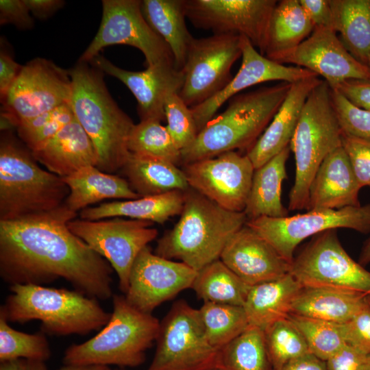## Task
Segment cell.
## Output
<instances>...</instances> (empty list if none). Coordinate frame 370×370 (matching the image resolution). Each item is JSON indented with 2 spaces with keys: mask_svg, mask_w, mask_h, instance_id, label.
<instances>
[{
  "mask_svg": "<svg viewBox=\"0 0 370 370\" xmlns=\"http://www.w3.org/2000/svg\"><path fill=\"white\" fill-rule=\"evenodd\" d=\"M291 84L284 82L236 95L226 109L214 116L194 143L182 151V164L214 158L253 147L285 99Z\"/></svg>",
  "mask_w": 370,
  "mask_h": 370,
  "instance_id": "cell-4",
  "label": "cell"
},
{
  "mask_svg": "<svg viewBox=\"0 0 370 370\" xmlns=\"http://www.w3.org/2000/svg\"><path fill=\"white\" fill-rule=\"evenodd\" d=\"M62 178L70 190L64 204L76 213L105 199L140 197L126 179L103 172L96 166L84 167Z\"/></svg>",
  "mask_w": 370,
  "mask_h": 370,
  "instance_id": "cell-29",
  "label": "cell"
},
{
  "mask_svg": "<svg viewBox=\"0 0 370 370\" xmlns=\"http://www.w3.org/2000/svg\"><path fill=\"white\" fill-rule=\"evenodd\" d=\"M275 0H184L186 18L214 34L245 36L264 56L267 34Z\"/></svg>",
  "mask_w": 370,
  "mask_h": 370,
  "instance_id": "cell-16",
  "label": "cell"
},
{
  "mask_svg": "<svg viewBox=\"0 0 370 370\" xmlns=\"http://www.w3.org/2000/svg\"><path fill=\"white\" fill-rule=\"evenodd\" d=\"M367 66L370 69V57L369 58L368 62H367Z\"/></svg>",
  "mask_w": 370,
  "mask_h": 370,
  "instance_id": "cell-57",
  "label": "cell"
},
{
  "mask_svg": "<svg viewBox=\"0 0 370 370\" xmlns=\"http://www.w3.org/2000/svg\"><path fill=\"white\" fill-rule=\"evenodd\" d=\"M342 147L360 186L370 188V141L343 132Z\"/></svg>",
  "mask_w": 370,
  "mask_h": 370,
  "instance_id": "cell-45",
  "label": "cell"
},
{
  "mask_svg": "<svg viewBox=\"0 0 370 370\" xmlns=\"http://www.w3.org/2000/svg\"><path fill=\"white\" fill-rule=\"evenodd\" d=\"M289 273L302 286L332 287L370 295V272L344 249L336 229L315 235L294 258Z\"/></svg>",
  "mask_w": 370,
  "mask_h": 370,
  "instance_id": "cell-14",
  "label": "cell"
},
{
  "mask_svg": "<svg viewBox=\"0 0 370 370\" xmlns=\"http://www.w3.org/2000/svg\"><path fill=\"white\" fill-rule=\"evenodd\" d=\"M141 10L149 26L170 48L175 67L182 71L194 38L186 24L184 0H143Z\"/></svg>",
  "mask_w": 370,
  "mask_h": 370,
  "instance_id": "cell-31",
  "label": "cell"
},
{
  "mask_svg": "<svg viewBox=\"0 0 370 370\" xmlns=\"http://www.w3.org/2000/svg\"><path fill=\"white\" fill-rule=\"evenodd\" d=\"M184 201V192L141 197L134 199L114 201L86 208L79 212L80 219L96 221L106 218L128 217L163 224L171 217L180 214Z\"/></svg>",
  "mask_w": 370,
  "mask_h": 370,
  "instance_id": "cell-28",
  "label": "cell"
},
{
  "mask_svg": "<svg viewBox=\"0 0 370 370\" xmlns=\"http://www.w3.org/2000/svg\"><path fill=\"white\" fill-rule=\"evenodd\" d=\"M288 317L303 335L309 352L324 361L347 344L343 324L293 314Z\"/></svg>",
  "mask_w": 370,
  "mask_h": 370,
  "instance_id": "cell-41",
  "label": "cell"
},
{
  "mask_svg": "<svg viewBox=\"0 0 370 370\" xmlns=\"http://www.w3.org/2000/svg\"><path fill=\"white\" fill-rule=\"evenodd\" d=\"M250 287L219 259L197 271L191 288L204 302L243 306Z\"/></svg>",
  "mask_w": 370,
  "mask_h": 370,
  "instance_id": "cell-35",
  "label": "cell"
},
{
  "mask_svg": "<svg viewBox=\"0 0 370 370\" xmlns=\"http://www.w3.org/2000/svg\"><path fill=\"white\" fill-rule=\"evenodd\" d=\"M207 338L220 350L249 326L243 306L204 302L199 309Z\"/></svg>",
  "mask_w": 370,
  "mask_h": 370,
  "instance_id": "cell-37",
  "label": "cell"
},
{
  "mask_svg": "<svg viewBox=\"0 0 370 370\" xmlns=\"http://www.w3.org/2000/svg\"><path fill=\"white\" fill-rule=\"evenodd\" d=\"M119 370H123V369H119Z\"/></svg>",
  "mask_w": 370,
  "mask_h": 370,
  "instance_id": "cell-59",
  "label": "cell"
},
{
  "mask_svg": "<svg viewBox=\"0 0 370 370\" xmlns=\"http://www.w3.org/2000/svg\"><path fill=\"white\" fill-rule=\"evenodd\" d=\"M220 260L251 286L276 280L290 271L291 264L246 224L230 239Z\"/></svg>",
  "mask_w": 370,
  "mask_h": 370,
  "instance_id": "cell-22",
  "label": "cell"
},
{
  "mask_svg": "<svg viewBox=\"0 0 370 370\" xmlns=\"http://www.w3.org/2000/svg\"><path fill=\"white\" fill-rule=\"evenodd\" d=\"M112 312L101 331L84 343L69 347L64 365L136 367L158 336L160 322L151 313L131 305L125 295H112Z\"/></svg>",
  "mask_w": 370,
  "mask_h": 370,
  "instance_id": "cell-7",
  "label": "cell"
},
{
  "mask_svg": "<svg viewBox=\"0 0 370 370\" xmlns=\"http://www.w3.org/2000/svg\"><path fill=\"white\" fill-rule=\"evenodd\" d=\"M77 213L65 204L42 214L0 221V275L9 284L43 285L63 278L75 290L112 297L109 262L69 228Z\"/></svg>",
  "mask_w": 370,
  "mask_h": 370,
  "instance_id": "cell-1",
  "label": "cell"
},
{
  "mask_svg": "<svg viewBox=\"0 0 370 370\" xmlns=\"http://www.w3.org/2000/svg\"><path fill=\"white\" fill-rule=\"evenodd\" d=\"M184 168L190 188L226 210L244 212L255 171L247 154L227 151Z\"/></svg>",
  "mask_w": 370,
  "mask_h": 370,
  "instance_id": "cell-17",
  "label": "cell"
},
{
  "mask_svg": "<svg viewBox=\"0 0 370 370\" xmlns=\"http://www.w3.org/2000/svg\"><path fill=\"white\" fill-rule=\"evenodd\" d=\"M343 325L347 344L370 354V297L362 309Z\"/></svg>",
  "mask_w": 370,
  "mask_h": 370,
  "instance_id": "cell-46",
  "label": "cell"
},
{
  "mask_svg": "<svg viewBox=\"0 0 370 370\" xmlns=\"http://www.w3.org/2000/svg\"><path fill=\"white\" fill-rule=\"evenodd\" d=\"M197 274V271L182 262L156 254L148 245L133 264L124 295L134 307L151 314L161 304L191 288Z\"/></svg>",
  "mask_w": 370,
  "mask_h": 370,
  "instance_id": "cell-18",
  "label": "cell"
},
{
  "mask_svg": "<svg viewBox=\"0 0 370 370\" xmlns=\"http://www.w3.org/2000/svg\"><path fill=\"white\" fill-rule=\"evenodd\" d=\"M247 221L244 212L226 210L189 188L178 221L158 239L154 253L199 271L220 259L230 239Z\"/></svg>",
  "mask_w": 370,
  "mask_h": 370,
  "instance_id": "cell-3",
  "label": "cell"
},
{
  "mask_svg": "<svg viewBox=\"0 0 370 370\" xmlns=\"http://www.w3.org/2000/svg\"><path fill=\"white\" fill-rule=\"evenodd\" d=\"M279 370H328L326 362L308 352L284 365Z\"/></svg>",
  "mask_w": 370,
  "mask_h": 370,
  "instance_id": "cell-52",
  "label": "cell"
},
{
  "mask_svg": "<svg viewBox=\"0 0 370 370\" xmlns=\"http://www.w3.org/2000/svg\"><path fill=\"white\" fill-rule=\"evenodd\" d=\"M32 153L48 171L61 177L98 163L95 146L75 118L41 149Z\"/></svg>",
  "mask_w": 370,
  "mask_h": 370,
  "instance_id": "cell-25",
  "label": "cell"
},
{
  "mask_svg": "<svg viewBox=\"0 0 370 370\" xmlns=\"http://www.w3.org/2000/svg\"><path fill=\"white\" fill-rule=\"evenodd\" d=\"M71 95L69 70L45 58H34L23 66L1 101V121L16 127L23 121L70 103Z\"/></svg>",
  "mask_w": 370,
  "mask_h": 370,
  "instance_id": "cell-10",
  "label": "cell"
},
{
  "mask_svg": "<svg viewBox=\"0 0 370 370\" xmlns=\"http://www.w3.org/2000/svg\"><path fill=\"white\" fill-rule=\"evenodd\" d=\"M278 63L294 64L321 75L331 88L347 79H370V69L348 51L334 30L325 27H314Z\"/></svg>",
  "mask_w": 370,
  "mask_h": 370,
  "instance_id": "cell-19",
  "label": "cell"
},
{
  "mask_svg": "<svg viewBox=\"0 0 370 370\" xmlns=\"http://www.w3.org/2000/svg\"><path fill=\"white\" fill-rule=\"evenodd\" d=\"M113 45L137 48L145 56L146 66L158 64L175 66L170 48L145 20L140 0L102 1L99 29L79 62L88 63L101 49Z\"/></svg>",
  "mask_w": 370,
  "mask_h": 370,
  "instance_id": "cell-11",
  "label": "cell"
},
{
  "mask_svg": "<svg viewBox=\"0 0 370 370\" xmlns=\"http://www.w3.org/2000/svg\"><path fill=\"white\" fill-rule=\"evenodd\" d=\"M156 349L147 370L216 369L219 350L209 343L199 309L175 301L160 322Z\"/></svg>",
  "mask_w": 370,
  "mask_h": 370,
  "instance_id": "cell-9",
  "label": "cell"
},
{
  "mask_svg": "<svg viewBox=\"0 0 370 370\" xmlns=\"http://www.w3.org/2000/svg\"><path fill=\"white\" fill-rule=\"evenodd\" d=\"M289 146L254 173L251 186L244 210L247 221L261 217L282 218L288 210L282 203V182L287 178L286 163Z\"/></svg>",
  "mask_w": 370,
  "mask_h": 370,
  "instance_id": "cell-30",
  "label": "cell"
},
{
  "mask_svg": "<svg viewBox=\"0 0 370 370\" xmlns=\"http://www.w3.org/2000/svg\"><path fill=\"white\" fill-rule=\"evenodd\" d=\"M46 334H27L12 328L0 312V362L16 359L46 362L51 357Z\"/></svg>",
  "mask_w": 370,
  "mask_h": 370,
  "instance_id": "cell-39",
  "label": "cell"
},
{
  "mask_svg": "<svg viewBox=\"0 0 370 370\" xmlns=\"http://www.w3.org/2000/svg\"><path fill=\"white\" fill-rule=\"evenodd\" d=\"M219 370H273L264 342V331L249 325L219 350Z\"/></svg>",
  "mask_w": 370,
  "mask_h": 370,
  "instance_id": "cell-36",
  "label": "cell"
},
{
  "mask_svg": "<svg viewBox=\"0 0 370 370\" xmlns=\"http://www.w3.org/2000/svg\"><path fill=\"white\" fill-rule=\"evenodd\" d=\"M75 118L70 103L19 123L16 128L21 142L32 151L45 146Z\"/></svg>",
  "mask_w": 370,
  "mask_h": 370,
  "instance_id": "cell-42",
  "label": "cell"
},
{
  "mask_svg": "<svg viewBox=\"0 0 370 370\" xmlns=\"http://www.w3.org/2000/svg\"><path fill=\"white\" fill-rule=\"evenodd\" d=\"M314 27L333 29L332 13L328 0H299Z\"/></svg>",
  "mask_w": 370,
  "mask_h": 370,
  "instance_id": "cell-50",
  "label": "cell"
},
{
  "mask_svg": "<svg viewBox=\"0 0 370 370\" xmlns=\"http://www.w3.org/2000/svg\"><path fill=\"white\" fill-rule=\"evenodd\" d=\"M325 362L328 370H370V354L348 344Z\"/></svg>",
  "mask_w": 370,
  "mask_h": 370,
  "instance_id": "cell-47",
  "label": "cell"
},
{
  "mask_svg": "<svg viewBox=\"0 0 370 370\" xmlns=\"http://www.w3.org/2000/svg\"><path fill=\"white\" fill-rule=\"evenodd\" d=\"M264 336L273 370H279L291 360L309 352L303 335L288 317L266 328Z\"/></svg>",
  "mask_w": 370,
  "mask_h": 370,
  "instance_id": "cell-40",
  "label": "cell"
},
{
  "mask_svg": "<svg viewBox=\"0 0 370 370\" xmlns=\"http://www.w3.org/2000/svg\"><path fill=\"white\" fill-rule=\"evenodd\" d=\"M360 188L341 146L329 153L319 167L310 186L307 210L360 206Z\"/></svg>",
  "mask_w": 370,
  "mask_h": 370,
  "instance_id": "cell-24",
  "label": "cell"
},
{
  "mask_svg": "<svg viewBox=\"0 0 370 370\" xmlns=\"http://www.w3.org/2000/svg\"><path fill=\"white\" fill-rule=\"evenodd\" d=\"M90 62L103 73L119 79L128 88L137 100L140 121H164L167 97L179 92L183 84V73L173 64H158L147 66L142 71H131L114 65L99 54Z\"/></svg>",
  "mask_w": 370,
  "mask_h": 370,
  "instance_id": "cell-21",
  "label": "cell"
},
{
  "mask_svg": "<svg viewBox=\"0 0 370 370\" xmlns=\"http://www.w3.org/2000/svg\"><path fill=\"white\" fill-rule=\"evenodd\" d=\"M1 306L8 322H41L45 334L85 335L103 328L111 313L98 300L81 292L38 284H13Z\"/></svg>",
  "mask_w": 370,
  "mask_h": 370,
  "instance_id": "cell-6",
  "label": "cell"
},
{
  "mask_svg": "<svg viewBox=\"0 0 370 370\" xmlns=\"http://www.w3.org/2000/svg\"><path fill=\"white\" fill-rule=\"evenodd\" d=\"M128 149L132 154L161 159L176 165L182 163V151L166 126L158 120H143L135 124L129 137Z\"/></svg>",
  "mask_w": 370,
  "mask_h": 370,
  "instance_id": "cell-38",
  "label": "cell"
},
{
  "mask_svg": "<svg viewBox=\"0 0 370 370\" xmlns=\"http://www.w3.org/2000/svg\"><path fill=\"white\" fill-rule=\"evenodd\" d=\"M358 108L370 112V79H347L334 88Z\"/></svg>",
  "mask_w": 370,
  "mask_h": 370,
  "instance_id": "cell-49",
  "label": "cell"
},
{
  "mask_svg": "<svg viewBox=\"0 0 370 370\" xmlns=\"http://www.w3.org/2000/svg\"><path fill=\"white\" fill-rule=\"evenodd\" d=\"M301 287L291 273L251 286L243 306L249 325L264 331L275 322L286 318Z\"/></svg>",
  "mask_w": 370,
  "mask_h": 370,
  "instance_id": "cell-27",
  "label": "cell"
},
{
  "mask_svg": "<svg viewBox=\"0 0 370 370\" xmlns=\"http://www.w3.org/2000/svg\"><path fill=\"white\" fill-rule=\"evenodd\" d=\"M210 370H219V369H210Z\"/></svg>",
  "mask_w": 370,
  "mask_h": 370,
  "instance_id": "cell-58",
  "label": "cell"
},
{
  "mask_svg": "<svg viewBox=\"0 0 370 370\" xmlns=\"http://www.w3.org/2000/svg\"><path fill=\"white\" fill-rule=\"evenodd\" d=\"M121 171L132 189L140 197L174 190L184 192L190 188L184 171L161 159L130 153Z\"/></svg>",
  "mask_w": 370,
  "mask_h": 370,
  "instance_id": "cell-33",
  "label": "cell"
},
{
  "mask_svg": "<svg viewBox=\"0 0 370 370\" xmlns=\"http://www.w3.org/2000/svg\"><path fill=\"white\" fill-rule=\"evenodd\" d=\"M153 223L113 217L90 221L75 219L69 228L106 259L116 272L119 288L127 293L130 272L140 252L158 236Z\"/></svg>",
  "mask_w": 370,
  "mask_h": 370,
  "instance_id": "cell-13",
  "label": "cell"
},
{
  "mask_svg": "<svg viewBox=\"0 0 370 370\" xmlns=\"http://www.w3.org/2000/svg\"><path fill=\"white\" fill-rule=\"evenodd\" d=\"M58 370H111L108 366L100 365H64Z\"/></svg>",
  "mask_w": 370,
  "mask_h": 370,
  "instance_id": "cell-55",
  "label": "cell"
},
{
  "mask_svg": "<svg viewBox=\"0 0 370 370\" xmlns=\"http://www.w3.org/2000/svg\"><path fill=\"white\" fill-rule=\"evenodd\" d=\"M333 29L348 51L367 65L370 57V0H328Z\"/></svg>",
  "mask_w": 370,
  "mask_h": 370,
  "instance_id": "cell-34",
  "label": "cell"
},
{
  "mask_svg": "<svg viewBox=\"0 0 370 370\" xmlns=\"http://www.w3.org/2000/svg\"><path fill=\"white\" fill-rule=\"evenodd\" d=\"M0 23H12L20 29H29L34 24L24 0H1Z\"/></svg>",
  "mask_w": 370,
  "mask_h": 370,
  "instance_id": "cell-48",
  "label": "cell"
},
{
  "mask_svg": "<svg viewBox=\"0 0 370 370\" xmlns=\"http://www.w3.org/2000/svg\"><path fill=\"white\" fill-rule=\"evenodd\" d=\"M370 295L332 287L302 286L290 314L344 324L365 306Z\"/></svg>",
  "mask_w": 370,
  "mask_h": 370,
  "instance_id": "cell-26",
  "label": "cell"
},
{
  "mask_svg": "<svg viewBox=\"0 0 370 370\" xmlns=\"http://www.w3.org/2000/svg\"><path fill=\"white\" fill-rule=\"evenodd\" d=\"M331 97L343 132L370 141V112L353 105L335 89L331 88Z\"/></svg>",
  "mask_w": 370,
  "mask_h": 370,
  "instance_id": "cell-44",
  "label": "cell"
},
{
  "mask_svg": "<svg viewBox=\"0 0 370 370\" xmlns=\"http://www.w3.org/2000/svg\"><path fill=\"white\" fill-rule=\"evenodd\" d=\"M29 12L40 20L46 19L64 4L61 0H24Z\"/></svg>",
  "mask_w": 370,
  "mask_h": 370,
  "instance_id": "cell-53",
  "label": "cell"
},
{
  "mask_svg": "<svg viewBox=\"0 0 370 370\" xmlns=\"http://www.w3.org/2000/svg\"><path fill=\"white\" fill-rule=\"evenodd\" d=\"M0 140V221L53 211L69 188L63 178L41 168L32 151L6 130Z\"/></svg>",
  "mask_w": 370,
  "mask_h": 370,
  "instance_id": "cell-5",
  "label": "cell"
},
{
  "mask_svg": "<svg viewBox=\"0 0 370 370\" xmlns=\"http://www.w3.org/2000/svg\"><path fill=\"white\" fill-rule=\"evenodd\" d=\"M321 80L315 76L291 84L285 99L273 119L246 153L255 169L289 146L305 102L311 91Z\"/></svg>",
  "mask_w": 370,
  "mask_h": 370,
  "instance_id": "cell-23",
  "label": "cell"
},
{
  "mask_svg": "<svg viewBox=\"0 0 370 370\" xmlns=\"http://www.w3.org/2000/svg\"><path fill=\"white\" fill-rule=\"evenodd\" d=\"M166 127L177 147L183 151L195 140L198 130L191 110L178 92L169 95L164 104Z\"/></svg>",
  "mask_w": 370,
  "mask_h": 370,
  "instance_id": "cell-43",
  "label": "cell"
},
{
  "mask_svg": "<svg viewBox=\"0 0 370 370\" xmlns=\"http://www.w3.org/2000/svg\"><path fill=\"white\" fill-rule=\"evenodd\" d=\"M69 73L72 80L70 104L75 118L95 146L97 167L114 173L128 159V140L135 124L111 97L103 72L86 62H78Z\"/></svg>",
  "mask_w": 370,
  "mask_h": 370,
  "instance_id": "cell-2",
  "label": "cell"
},
{
  "mask_svg": "<svg viewBox=\"0 0 370 370\" xmlns=\"http://www.w3.org/2000/svg\"><path fill=\"white\" fill-rule=\"evenodd\" d=\"M358 263L363 267L370 263V237L363 244Z\"/></svg>",
  "mask_w": 370,
  "mask_h": 370,
  "instance_id": "cell-56",
  "label": "cell"
},
{
  "mask_svg": "<svg viewBox=\"0 0 370 370\" xmlns=\"http://www.w3.org/2000/svg\"><path fill=\"white\" fill-rule=\"evenodd\" d=\"M241 44L242 36L231 34L193 39L178 92L188 107L208 100L230 82L232 66L242 56Z\"/></svg>",
  "mask_w": 370,
  "mask_h": 370,
  "instance_id": "cell-15",
  "label": "cell"
},
{
  "mask_svg": "<svg viewBox=\"0 0 370 370\" xmlns=\"http://www.w3.org/2000/svg\"><path fill=\"white\" fill-rule=\"evenodd\" d=\"M242 62L230 82L217 95L204 103L190 108L198 132L214 116L218 110L231 98L252 86L269 81L293 84L318 76L299 66H289L274 62L258 52L249 40L242 36Z\"/></svg>",
  "mask_w": 370,
  "mask_h": 370,
  "instance_id": "cell-20",
  "label": "cell"
},
{
  "mask_svg": "<svg viewBox=\"0 0 370 370\" xmlns=\"http://www.w3.org/2000/svg\"><path fill=\"white\" fill-rule=\"evenodd\" d=\"M23 66L18 64L1 46L0 51V96L1 101L6 97L19 75Z\"/></svg>",
  "mask_w": 370,
  "mask_h": 370,
  "instance_id": "cell-51",
  "label": "cell"
},
{
  "mask_svg": "<svg viewBox=\"0 0 370 370\" xmlns=\"http://www.w3.org/2000/svg\"><path fill=\"white\" fill-rule=\"evenodd\" d=\"M314 28L299 0L278 1L269 23L265 56L279 62L309 37Z\"/></svg>",
  "mask_w": 370,
  "mask_h": 370,
  "instance_id": "cell-32",
  "label": "cell"
},
{
  "mask_svg": "<svg viewBox=\"0 0 370 370\" xmlns=\"http://www.w3.org/2000/svg\"><path fill=\"white\" fill-rule=\"evenodd\" d=\"M342 134L331 88L323 79L308 95L289 144L295 176L288 195V210L308 209L313 178L325 157L342 146Z\"/></svg>",
  "mask_w": 370,
  "mask_h": 370,
  "instance_id": "cell-8",
  "label": "cell"
},
{
  "mask_svg": "<svg viewBox=\"0 0 370 370\" xmlns=\"http://www.w3.org/2000/svg\"><path fill=\"white\" fill-rule=\"evenodd\" d=\"M246 225L291 264L295 248L309 236L338 228L352 229L362 234L370 232V204L336 210H310L282 218L261 217L247 221Z\"/></svg>",
  "mask_w": 370,
  "mask_h": 370,
  "instance_id": "cell-12",
  "label": "cell"
},
{
  "mask_svg": "<svg viewBox=\"0 0 370 370\" xmlns=\"http://www.w3.org/2000/svg\"><path fill=\"white\" fill-rule=\"evenodd\" d=\"M0 370H48L45 362L16 359L1 362Z\"/></svg>",
  "mask_w": 370,
  "mask_h": 370,
  "instance_id": "cell-54",
  "label": "cell"
}]
</instances>
